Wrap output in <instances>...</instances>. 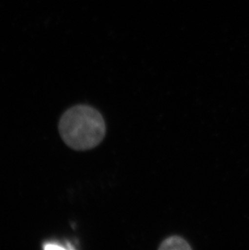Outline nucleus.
<instances>
[{
    "instance_id": "nucleus-1",
    "label": "nucleus",
    "mask_w": 249,
    "mask_h": 250,
    "mask_svg": "<svg viewBox=\"0 0 249 250\" xmlns=\"http://www.w3.org/2000/svg\"><path fill=\"white\" fill-rule=\"evenodd\" d=\"M59 135L75 151L95 148L105 136L103 116L87 104H78L64 112L59 123Z\"/></svg>"
},
{
    "instance_id": "nucleus-2",
    "label": "nucleus",
    "mask_w": 249,
    "mask_h": 250,
    "mask_svg": "<svg viewBox=\"0 0 249 250\" xmlns=\"http://www.w3.org/2000/svg\"><path fill=\"white\" fill-rule=\"evenodd\" d=\"M188 242L181 236H170L163 241L159 250H191Z\"/></svg>"
}]
</instances>
